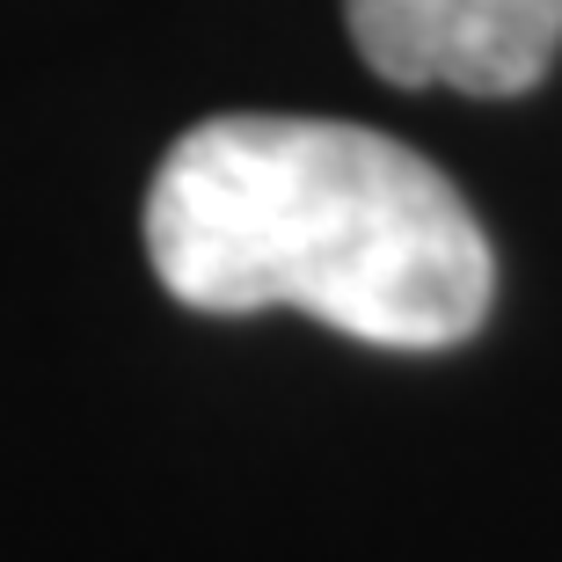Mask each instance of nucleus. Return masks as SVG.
Listing matches in <instances>:
<instances>
[{"label":"nucleus","instance_id":"f257e3e1","mask_svg":"<svg viewBox=\"0 0 562 562\" xmlns=\"http://www.w3.org/2000/svg\"><path fill=\"white\" fill-rule=\"evenodd\" d=\"M146 256L198 314L300 307L380 351L482 329L497 256L446 168L336 117L234 110L168 146Z\"/></svg>","mask_w":562,"mask_h":562},{"label":"nucleus","instance_id":"f03ea898","mask_svg":"<svg viewBox=\"0 0 562 562\" xmlns=\"http://www.w3.org/2000/svg\"><path fill=\"white\" fill-rule=\"evenodd\" d=\"M358 59L395 88L526 95L562 59V0H344Z\"/></svg>","mask_w":562,"mask_h":562}]
</instances>
